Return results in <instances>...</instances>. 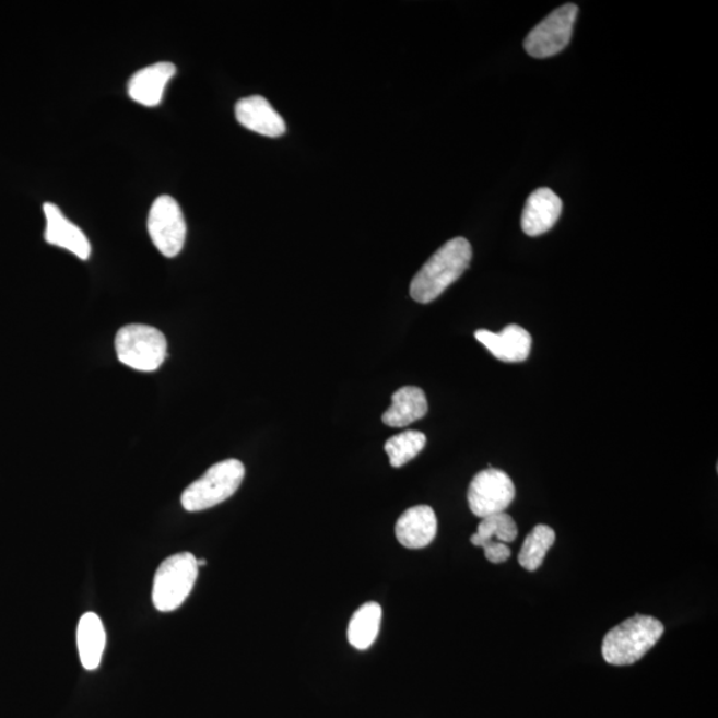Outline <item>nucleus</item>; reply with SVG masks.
<instances>
[{
  "mask_svg": "<svg viewBox=\"0 0 718 718\" xmlns=\"http://www.w3.org/2000/svg\"><path fill=\"white\" fill-rule=\"evenodd\" d=\"M244 476V464L237 459H226L213 464L204 475L184 490L181 505L189 513L204 511L217 506L236 494Z\"/></svg>",
  "mask_w": 718,
  "mask_h": 718,
  "instance_id": "7ed1b4c3",
  "label": "nucleus"
},
{
  "mask_svg": "<svg viewBox=\"0 0 718 718\" xmlns=\"http://www.w3.org/2000/svg\"><path fill=\"white\" fill-rule=\"evenodd\" d=\"M555 531L545 525H538L529 535L519 552V564L530 573L542 566L545 555L555 543Z\"/></svg>",
  "mask_w": 718,
  "mask_h": 718,
  "instance_id": "a211bd4d",
  "label": "nucleus"
},
{
  "mask_svg": "<svg viewBox=\"0 0 718 718\" xmlns=\"http://www.w3.org/2000/svg\"><path fill=\"white\" fill-rule=\"evenodd\" d=\"M471 259V244L463 237L442 245L411 281V298L420 304L433 303L469 269Z\"/></svg>",
  "mask_w": 718,
  "mask_h": 718,
  "instance_id": "f257e3e1",
  "label": "nucleus"
},
{
  "mask_svg": "<svg viewBox=\"0 0 718 718\" xmlns=\"http://www.w3.org/2000/svg\"><path fill=\"white\" fill-rule=\"evenodd\" d=\"M236 119L251 132L267 138H280L286 132L285 120L266 97L249 96L236 104Z\"/></svg>",
  "mask_w": 718,
  "mask_h": 718,
  "instance_id": "ddd939ff",
  "label": "nucleus"
},
{
  "mask_svg": "<svg viewBox=\"0 0 718 718\" xmlns=\"http://www.w3.org/2000/svg\"><path fill=\"white\" fill-rule=\"evenodd\" d=\"M479 548L484 549V555L490 563L499 564L508 561V557L511 556V550L507 548V544L499 542H484Z\"/></svg>",
  "mask_w": 718,
  "mask_h": 718,
  "instance_id": "412c9836",
  "label": "nucleus"
},
{
  "mask_svg": "<svg viewBox=\"0 0 718 718\" xmlns=\"http://www.w3.org/2000/svg\"><path fill=\"white\" fill-rule=\"evenodd\" d=\"M513 479L505 471L490 468L478 472L468 493L471 513L478 518L505 513L515 499Z\"/></svg>",
  "mask_w": 718,
  "mask_h": 718,
  "instance_id": "6e6552de",
  "label": "nucleus"
},
{
  "mask_svg": "<svg viewBox=\"0 0 718 718\" xmlns=\"http://www.w3.org/2000/svg\"><path fill=\"white\" fill-rule=\"evenodd\" d=\"M165 336L149 325L122 327L115 339L116 354L121 364L139 372H155L167 358Z\"/></svg>",
  "mask_w": 718,
  "mask_h": 718,
  "instance_id": "39448f33",
  "label": "nucleus"
},
{
  "mask_svg": "<svg viewBox=\"0 0 718 718\" xmlns=\"http://www.w3.org/2000/svg\"><path fill=\"white\" fill-rule=\"evenodd\" d=\"M176 72V66L169 61L145 67L128 82V95L141 106L156 107L162 103L165 89Z\"/></svg>",
  "mask_w": 718,
  "mask_h": 718,
  "instance_id": "4468645a",
  "label": "nucleus"
},
{
  "mask_svg": "<svg viewBox=\"0 0 718 718\" xmlns=\"http://www.w3.org/2000/svg\"><path fill=\"white\" fill-rule=\"evenodd\" d=\"M149 233L160 254L174 259L184 248L187 238V223L179 202L172 196H160L153 202L149 214Z\"/></svg>",
  "mask_w": 718,
  "mask_h": 718,
  "instance_id": "423d86ee",
  "label": "nucleus"
},
{
  "mask_svg": "<svg viewBox=\"0 0 718 718\" xmlns=\"http://www.w3.org/2000/svg\"><path fill=\"white\" fill-rule=\"evenodd\" d=\"M437 515L429 506H415L407 509L396 525L398 542L410 550L427 548L437 537Z\"/></svg>",
  "mask_w": 718,
  "mask_h": 718,
  "instance_id": "f8f14e48",
  "label": "nucleus"
},
{
  "mask_svg": "<svg viewBox=\"0 0 718 718\" xmlns=\"http://www.w3.org/2000/svg\"><path fill=\"white\" fill-rule=\"evenodd\" d=\"M380 623H382V607L378 603H366L355 611L348 627V640L355 649L370 648L377 640Z\"/></svg>",
  "mask_w": 718,
  "mask_h": 718,
  "instance_id": "f3484780",
  "label": "nucleus"
},
{
  "mask_svg": "<svg viewBox=\"0 0 718 718\" xmlns=\"http://www.w3.org/2000/svg\"><path fill=\"white\" fill-rule=\"evenodd\" d=\"M198 576V558L190 552H181L165 558L153 579V605L160 612L179 609L192 592Z\"/></svg>",
  "mask_w": 718,
  "mask_h": 718,
  "instance_id": "20e7f679",
  "label": "nucleus"
},
{
  "mask_svg": "<svg viewBox=\"0 0 718 718\" xmlns=\"http://www.w3.org/2000/svg\"><path fill=\"white\" fill-rule=\"evenodd\" d=\"M664 634L660 620L636 615L625 620L605 635L601 654L611 666H631L646 656Z\"/></svg>",
  "mask_w": 718,
  "mask_h": 718,
  "instance_id": "f03ea898",
  "label": "nucleus"
},
{
  "mask_svg": "<svg viewBox=\"0 0 718 718\" xmlns=\"http://www.w3.org/2000/svg\"><path fill=\"white\" fill-rule=\"evenodd\" d=\"M578 5L568 3L562 5L540 22L525 40L527 54L532 58L544 59L554 57L568 46L573 38L574 24L578 16Z\"/></svg>",
  "mask_w": 718,
  "mask_h": 718,
  "instance_id": "0eeeda50",
  "label": "nucleus"
},
{
  "mask_svg": "<svg viewBox=\"0 0 718 718\" xmlns=\"http://www.w3.org/2000/svg\"><path fill=\"white\" fill-rule=\"evenodd\" d=\"M562 210L563 202L554 190L539 188L526 201L523 213H521V229L527 236L543 235L554 228Z\"/></svg>",
  "mask_w": 718,
  "mask_h": 718,
  "instance_id": "9b49d317",
  "label": "nucleus"
},
{
  "mask_svg": "<svg viewBox=\"0 0 718 718\" xmlns=\"http://www.w3.org/2000/svg\"><path fill=\"white\" fill-rule=\"evenodd\" d=\"M426 442V435L416 429H408L391 437L386 442L385 451L389 456L392 468L399 469L408 464L425 449Z\"/></svg>",
  "mask_w": 718,
  "mask_h": 718,
  "instance_id": "aec40b11",
  "label": "nucleus"
},
{
  "mask_svg": "<svg viewBox=\"0 0 718 718\" xmlns=\"http://www.w3.org/2000/svg\"><path fill=\"white\" fill-rule=\"evenodd\" d=\"M198 566H199V568H200V567H204V566H207V561H205V558H200V561H198Z\"/></svg>",
  "mask_w": 718,
  "mask_h": 718,
  "instance_id": "4be33fe9",
  "label": "nucleus"
},
{
  "mask_svg": "<svg viewBox=\"0 0 718 718\" xmlns=\"http://www.w3.org/2000/svg\"><path fill=\"white\" fill-rule=\"evenodd\" d=\"M475 339L502 362H523L531 353L532 337L519 325H508L501 333L486 329L476 330Z\"/></svg>",
  "mask_w": 718,
  "mask_h": 718,
  "instance_id": "1a4fd4ad",
  "label": "nucleus"
},
{
  "mask_svg": "<svg viewBox=\"0 0 718 718\" xmlns=\"http://www.w3.org/2000/svg\"><path fill=\"white\" fill-rule=\"evenodd\" d=\"M518 537V526L513 517L502 513L483 518L478 526L474 535L471 537V543L481 545L484 542L511 543Z\"/></svg>",
  "mask_w": 718,
  "mask_h": 718,
  "instance_id": "6ab92c4d",
  "label": "nucleus"
},
{
  "mask_svg": "<svg viewBox=\"0 0 718 718\" xmlns=\"http://www.w3.org/2000/svg\"><path fill=\"white\" fill-rule=\"evenodd\" d=\"M46 216L45 238L55 247L71 251L80 260H89L91 256V244L84 232L67 219L58 205L46 202L43 205Z\"/></svg>",
  "mask_w": 718,
  "mask_h": 718,
  "instance_id": "9d476101",
  "label": "nucleus"
},
{
  "mask_svg": "<svg viewBox=\"0 0 718 718\" xmlns=\"http://www.w3.org/2000/svg\"><path fill=\"white\" fill-rule=\"evenodd\" d=\"M425 391L415 386H404L391 397V407L385 411L382 421L390 427H407L427 414Z\"/></svg>",
  "mask_w": 718,
  "mask_h": 718,
  "instance_id": "2eb2a0df",
  "label": "nucleus"
},
{
  "mask_svg": "<svg viewBox=\"0 0 718 718\" xmlns=\"http://www.w3.org/2000/svg\"><path fill=\"white\" fill-rule=\"evenodd\" d=\"M78 649L80 661L87 671L99 668L106 649V629L94 612L84 613L78 625Z\"/></svg>",
  "mask_w": 718,
  "mask_h": 718,
  "instance_id": "dca6fc26",
  "label": "nucleus"
}]
</instances>
